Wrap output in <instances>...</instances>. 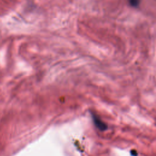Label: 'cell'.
<instances>
[{
  "label": "cell",
  "instance_id": "cell-1",
  "mask_svg": "<svg viewBox=\"0 0 156 156\" xmlns=\"http://www.w3.org/2000/svg\"><path fill=\"white\" fill-rule=\"evenodd\" d=\"M130 5L133 7H137L140 4V0H129Z\"/></svg>",
  "mask_w": 156,
  "mask_h": 156
}]
</instances>
